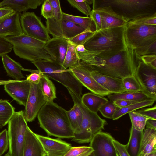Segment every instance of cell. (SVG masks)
Returning a JSON list of instances; mask_svg holds the SVG:
<instances>
[{
	"label": "cell",
	"instance_id": "cell-1",
	"mask_svg": "<svg viewBox=\"0 0 156 156\" xmlns=\"http://www.w3.org/2000/svg\"><path fill=\"white\" fill-rule=\"evenodd\" d=\"M100 53L86 50L77 52L79 60L90 70L112 77L123 79L134 76L140 56L134 49L128 47L112 56L104 57Z\"/></svg>",
	"mask_w": 156,
	"mask_h": 156
},
{
	"label": "cell",
	"instance_id": "cell-2",
	"mask_svg": "<svg viewBox=\"0 0 156 156\" xmlns=\"http://www.w3.org/2000/svg\"><path fill=\"white\" fill-rule=\"evenodd\" d=\"M40 127L48 136L70 138L74 131L69 121L67 111L56 103L46 102L38 113Z\"/></svg>",
	"mask_w": 156,
	"mask_h": 156
},
{
	"label": "cell",
	"instance_id": "cell-3",
	"mask_svg": "<svg viewBox=\"0 0 156 156\" xmlns=\"http://www.w3.org/2000/svg\"><path fill=\"white\" fill-rule=\"evenodd\" d=\"M126 26L96 31L84 44L85 48L100 52L98 55L104 57L112 56L124 50L127 47L124 35Z\"/></svg>",
	"mask_w": 156,
	"mask_h": 156
},
{
	"label": "cell",
	"instance_id": "cell-4",
	"mask_svg": "<svg viewBox=\"0 0 156 156\" xmlns=\"http://www.w3.org/2000/svg\"><path fill=\"white\" fill-rule=\"evenodd\" d=\"M93 9L110 6L128 22L138 17L156 13V0H93Z\"/></svg>",
	"mask_w": 156,
	"mask_h": 156
},
{
	"label": "cell",
	"instance_id": "cell-5",
	"mask_svg": "<svg viewBox=\"0 0 156 156\" xmlns=\"http://www.w3.org/2000/svg\"><path fill=\"white\" fill-rule=\"evenodd\" d=\"M5 39L12 46L15 55L21 58L34 62L39 60L53 61L44 48L46 42L23 34L6 37Z\"/></svg>",
	"mask_w": 156,
	"mask_h": 156
},
{
	"label": "cell",
	"instance_id": "cell-6",
	"mask_svg": "<svg viewBox=\"0 0 156 156\" xmlns=\"http://www.w3.org/2000/svg\"><path fill=\"white\" fill-rule=\"evenodd\" d=\"M67 89L74 103L79 105L83 114V120L79 130L74 133L72 140L79 143L90 142L96 134L104 129L107 122L97 113L93 112L87 108L82 103L80 96L69 89Z\"/></svg>",
	"mask_w": 156,
	"mask_h": 156
},
{
	"label": "cell",
	"instance_id": "cell-7",
	"mask_svg": "<svg viewBox=\"0 0 156 156\" xmlns=\"http://www.w3.org/2000/svg\"><path fill=\"white\" fill-rule=\"evenodd\" d=\"M43 74L60 83L78 96L82 94V86L69 69L53 61L39 60L32 62Z\"/></svg>",
	"mask_w": 156,
	"mask_h": 156
},
{
	"label": "cell",
	"instance_id": "cell-8",
	"mask_svg": "<svg viewBox=\"0 0 156 156\" xmlns=\"http://www.w3.org/2000/svg\"><path fill=\"white\" fill-rule=\"evenodd\" d=\"M8 124V152L11 156H23L25 135L28 127L24 111L15 112Z\"/></svg>",
	"mask_w": 156,
	"mask_h": 156
},
{
	"label": "cell",
	"instance_id": "cell-9",
	"mask_svg": "<svg viewBox=\"0 0 156 156\" xmlns=\"http://www.w3.org/2000/svg\"><path fill=\"white\" fill-rule=\"evenodd\" d=\"M124 35L126 46L134 49L156 41V25L127 24Z\"/></svg>",
	"mask_w": 156,
	"mask_h": 156
},
{
	"label": "cell",
	"instance_id": "cell-10",
	"mask_svg": "<svg viewBox=\"0 0 156 156\" xmlns=\"http://www.w3.org/2000/svg\"><path fill=\"white\" fill-rule=\"evenodd\" d=\"M20 22L26 35L44 42L51 39L46 27L34 12H23L20 15Z\"/></svg>",
	"mask_w": 156,
	"mask_h": 156
},
{
	"label": "cell",
	"instance_id": "cell-11",
	"mask_svg": "<svg viewBox=\"0 0 156 156\" xmlns=\"http://www.w3.org/2000/svg\"><path fill=\"white\" fill-rule=\"evenodd\" d=\"M69 69L82 85L92 93L103 97L111 94L97 83L90 70L82 61L79 60L76 65Z\"/></svg>",
	"mask_w": 156,
	"mask_h": 156
},
{
	"label": "cell",
	"instance_id": "cell-12",
	"mask_svg": "<svg viewBox=\"0 0 156 156\" xmlns=\"http://www.w3.org/2000/svg\"><path fill=\"white\" fill-rule=\"evenodd\" d=\"M30 82V92L24 111L27 122H31L34 120L41 108L47 102L42 92L40 82Z\"/></svg>",
	"mask_w": 156,
	"mask_h": 156
},
{
	"label": "cell",
	"instance_id": "cell-13",
	"mask_svg": "<svg viewBox=\"0 0 156 156\" xmlns=\"http://www.w3.org/2000/svg\"><path fill=\"white\" fill-rule=\"evenodd\" d=\"M135 76L143 91L156 98V69L145 64L140 57Z\"/></svg>",
	"mask_w": 156,
	"mask_h": 156
},
{
	"label": "cell",
	"instance_id": "cell-14",
	"mask_svg": "<svg viewBox=\"0 0 156 156\" xmlns=\"http://www.w3.org/2000/svg\"><path fill=\"white\" fill-rule=\"evenodd\" d=\"M114 139L109 134L101 131L96 134L90 142L94 156H117L113 144Z\"/></svg>",
	"mask_w": 156,
	"mask_h": 156
},
{
	"label": "cell",
	"instance_id": "cell-15",
	"mask_svg": "<svg viewBox=\"0 0 156 156\" xmlns=\"http://www.w3.org/2000/svg\"><path fill=\"white\" fill-rule=\"evenodd\" d=\"M4 90L20 104L25 106L30 88L27 80H10L4 84Z\"/></svg>",
	"mask_w": 156,
	"mask_h": 156
},
{
	"label": "cell",
	"instance_id": "cell-16",
	"mask_svg": "<svg viewBox=\"0 0 156 156\" xmlns=\"http://www.w3.org/2000/svg\"><path fill=\"white\" fill-rule=\"evenodd\" d=\"M53 11V16L46 20V28L53 37L65 38L63 31L62 12L59 0H50Z\"/></svg>",
	"mask_w": 156,
	"mask_h": 156
},
{
	"label": "cell",
	"instance_id": "cell-17",
	"mask_svg": "<svg viewBox=\"0 0 156 156\" xmlns=\"http://www.w3.org/2000/svg\"><path fill=\"white\" fill-rule=\"evenodd\" d=\"M48 156H64L72 147L59 139H53L36 134Z\"/></svg>",
	"mask_w": 156,
	"mask_h": 156
},
{
	"label": "cell",
	"instance_id": "cell-18",
	"mask_svg": "<svg viewBox=\"0 0 156 156\" xmlns=\"http://www.w3.org/2000/svg\"><path fill=\"white\" fill-rule=\"evenodd\" d=\"M69 42L65 38L53 37L46 42L44 48L53 61L62 66Z\"/></svg>",
	"mask_w": 156,
	"mask_h": 156
},
{
	"label": "cell",
	"instance_id": "cell-19",
	"mask_svg": "<svg viewBox=\"0 0 156 156\" xmlns=\"http://www.w3.org/2000/svg\"><path fill=\"white\" fill-rule=\"evenodd\" d=\"M93 9L97 11L101 15V30L124 26L128 22L123 17L115 13L110 6L99 7Z\"/></svg>",
	"mask_w": 156,
	"mask_h": 156
},
{
	"label": "cell",
	"instance_id": "cell-20",
	"mask_svg": "<svg viewBox=\"0 0 156 156\" xmlns=\"http://www.w3.org/2000/svg\"><path fill=\"white\" fill-rule=\"evenodd\" d=\"M20 13L14 12L0 21V37L5 38L23 34L20 24Z\"/></svg>",
	"mask_w": 156,
	"mask_h": 156
},
{
	"label": "cell",
	"instance_id": "cell-21",
	"mask_svg": "<svg viewBox=\"0 0 156 156\" xmlns=\"http://www.w3.org/2000/svg\"><path fill=\"white\" fill-rule=\"evenodd\" d=\"M90 70L91 74L95 80L111 94L121 93L126 92L122 79L104 75L95 70Z\"/></svg>",
	"mask_w": 156,
	"mask_h": 156
},
{
	"label": "cell",
	"instance_id": "cell-22",
	"mask_svg": "<svg viewBox=\"0 0 156 156\" xmlns=\"http://www.w3.org/2000/svg\"><path fill=\"white\" fill-rule=\"evenodd\" d=\"M46 154L36 133L28 127L25 135L23 156H45Z\"/></svg>",
	"mask_w": 156,
	"mask_h": 156
},
{
	"label": "cell",
	"instance_id": "cell-23",
	"mask_svg": "<svg viewBox=\"0 0 156 156\" xmlns=\"http://www.w3.org/2000/svg\"><path fill=\"white\" fill-rule=\"evenodd\" d=\"M138 156H147L156 151V130L144 129Z\"/></svg>",
	"mask_w": 156,
	"mask_h": 156
},
{
	"label": "cell",
	"instance_id": "cell-24",
	"mask_svg": "<svg viewBox=\"0 0 156 156\" xmlns=\"http://www.w3.org/2000/svg\"><path fill=\"white\" fill-rule=\"evenodd\" d=\"M44 0H7L0 2V7L6 6L14 12L20 13L30 9H35L43 3Z\"/></svg>",
	"mask_w": 156,
	"mask_h": 156
},
{
	"label": "cell",
	"instance_id": "cell-25",
	"mask_svg": "<svg viewBox=\"0 0 156 156\" xmlns=\"http://www.w3.org/2000/svg\"><path fill=\"white\" fill-rule=\"evenodd\" d=\"M108 101L104 97L92 93H86L81 97L83 104L90 111L97 113L101 106Z\"/></svg>",
	"mask_w": 156,
	"mask_h": 156
},
{
	"label": "cell",
	"instance_id": "cell-26",
	"mask_svg": "<svg viewBox=\"0 0 156 156\" xmlns=\"http://www.w3.org/2000/svg\"><path fill=\"white\" fill-rule=\"evenodd\" d=\"M1 57L4 68L9 76L16 80H20L24 78L21 72L23 68L20 63L11 58L7 54Z\"/></svg>",
	"mask_w": 156,
	"mask_h": 156
},
{
	"label": "cell",
	"instance_id": "cell-27",
	"mask_svg": "<svg viewBox=\"0 0 156 156\" xmlns=\"http://www.w3.org/2000/svg\"><path fill=\"white\" fill-rule=\"evenodd\" d=\"M108 98L110 101L112 102L121 99L139 102L148 100H156V98L143 91L133 92H125L121 93L112 94L108 95Z\"/></svg>",
	"mask_w": 156,
	"mask_h": 156
},
{
	"label": "cell",
	"instance_id": "cell-28",
	"mask_svg": "<svg viewBox=\"0 0 156 156\" xmlns=\"http://www.w3.org/2000/svg\"><path fill=\"white\" fill-rule=\"evenodd\" d=\"M143 131L137 130L131 126L129 138L125 145L126 149L130 156H138Z\"/></svg>",
	"mask_w": 156,
	"mask_h": 156
},
{
	"label": "cell",
	"instance_id": "cell-29",
	"mask_svg": "<svg viewBox=\"0 0 156 156\" xmlns=\"http://www.w3.org/2000/svg\"><path fill=\"white\" fill-rule=\"evenodd\" d=\"M40 83L43 95L47 102L53 101L56 98V88L49 77L42 73Z\"/></svg>",
	"mask_w": 156,
	"mask_h": 156
},
{
	"label": "cell",
	"instance_id": "cell-30",
	"mask_svg": "<svg viewBox=\"0 0 156 156\" xmlns=\"http://www.w3.org/2000/svg\"><path fill=\"white\" fill-rule=\"evenodd\" d=\"M156 100H150L137 102L127 106L118 108L112 118L113 120H117L125 114L140 108L152 105Z\"/></svg>",
	"mask_w": 156,
	"mask_h": 156
},
{
	"label": "cell",
	"instance_id": "cell-31",
	"mask_svg": "<svg viewBox=\"0 0 156 156\" xmlns=\"http://www.w3.org/2000/svg\"><path fill=\"white\" fill-rule=\"evenodd\" d=\"M68 119L74 133L79 130L83 120V114L81 110L76 104L74 103L73 107L67 111Z\"/></svg>",
	"mask_w": 156,
	"mask_h": 156
},
{
	"label": "cell",
	"instance_id": "cell-32",
	"mask_svg": "<svg viewBox=\"0 0 156 156\" xmlns=\"http://www.w3.org/2000/svg\"><path fill=\"white\" fill-rule=\"evenodd\" d=\"M62 14L63 18L78 24L86 30L93 32L96 31L95 25L90 17L76 16L63 12Z\"/></svg>",
	"mask_w": 156,
	"mask_h": 156
},
{
	"label": "cell",
	"instance_id": "cell-33",
	"mask_svg": "<svg viewBox=\"0 0 156 156\" xmlns=\"http://www.w3.org/2000/svg\"><path fill=\"white\" fill-rule=\"evenodd\" d=\"M15 112L14 108L7 100H0V129L8 123Z\"/></svg>",
	"mask_w": 156,
	"mask_h": 156
},
{
	"label": "cell",
	"instance_id": "cell-34",
	"mask_svg": "<svg viewBox=\"0 0 156 156\" xmlns=\"http://www.w3.org/2000/svg\"><path fill=\"white\" fill-rule=\"evenodd\" d=\"M85 30L78 24L63 18V31L65 39L69 40Z\"/></svg>",
	"mask_w": 156,
	"mask_h": 156
},
{
	"label": "cell",
	"instance_id": "cell-35",
	"mask_svg": "<svg viewBox=\"0 0 156 156\" xmlns=\"http://www.w3.org/2000/svg\"><path fill=\"white\" fill-rule=\"evenodd\" d=\"M76 47L69 42L67 50L62 66L64 68L69 69L78 63L79 60L77 55Z\"/></svg>",
	"mask_w": 156,
	"mask_h": 156
},
{
	"label": "cell",
	"instance_id": "cell-36",
	"mask_svg": "<svg viewBox=\"0 0 156 156\" xmlns=\"http://www.w3.org/2000/svg\"><path fill=\"white\" fill-rule=\"evenodd\" d=\"M122 81L126 92H143L141 86L134 76L126 77L122 79Z\"/></svg>",
	"mask_w": 156,
	"mask_h": 156
},
{
	"label": "cell",
	"instance_id": "cell-37",
	"mask_svg": "<svg viewBox=\"0 0 156 156\" xmlns=\"http://www.w3.org/2000/svg\"><path fill=\"white\" fill-rule=\"evenodd\" d=\"M131 120L132 126L136 130L143 131L147 118L136 112L135 111L129 113Z\"/></svg>",
	"mask_w": 156,
	"mask_h": 156
},
{
	"label": "cell",
	"instance_id": "cell-38",
	"mask_svg": "<svg viewBox=\"0 0 156 156\" xmlns=\"http://www.w3.org/2000/svg\"><path fill=\"white\" fill-rule=\"evenodd\" d=\"M96 31L85 30L73 38L68 40L70 43L76 46L79 45H84L88 40L94 35Z\"/></svg>",
	"mask_w": 156,
	"mask_h": 156
},
{
	"label": "cell",
	"instance_id": "cell-39",
	"mask_svg": "<svg viewBox=\"0 0 156 156\" xmlns=\"http://www.w3.org/2000/svg\"><path fill=\"white\" fill-rule=\"evenodd\" d=\"M93 151L90 146L72 147L64 156H88Z\"/></svg>",
	"mask_w": 156,
	"mask_h": 156
},
{
	"label": "cell",
	"instance_id": "cell-40",
	"mask_svg": "<svg viewBox=\"0 0 156 156\" xmlns=\"http://www.w3.org/2000/svg\"><path fill=\"white\" fill-rule=\"evenodd\" d=\"M127 24L156 25V13L140 16L129 21Z\"/></svg>",
	"mask_w": 156,
	"mask_h": 156
},
{
	"label": "cell",
	"instance_id": "cell-41",
	"mask_svg": "<svg viewBox=\"0 0 156 156\" xmlns=\"http://www.w3.org/2000/svg\"><path fill=\"white\" fill-rule=\"evenodd\" d=\"M67 1L72 6L77 9L87 17L90 16L91 8L86 0H67Z\"/></svg>",
	"mask_w": 156,
	"mask_h": 156
},
{
	"label": "cell",
	"instance_id": "cell-42",
	"mask_svg": "<svg viewBox=\"0 0 156 156\" xmlns=\"http://www.w3.org/2000/svg\"><path fill=\"white\" fill-rule=\"evenodd\" d=\"M117 108L113 102L108 101L101 106L99 111L104 117L112 119Z\"/></svg>",
	"mask_w": 156,
	"mask_h": 156
},
{
	"label": "cell",
	"instance_id": "cell-43",
	"mask_svg": "<svg viewBox=\"0 0 156 156\" xmlns=\"http://www.w3.org/2000/svg\"><path fill=\"white\" fill-rule=\"evenodd\" d=\"M134 50L136 54L139 56L156 54V41L149 44L136 48Z\"/></svg>",
	"mask_w": 156,
	"mask_h": 156
},
{
	"label": "cell",
	"instance_id": "cell-44",
	"mask_svg": "<svg viewBox=\"0 0 156 156\" xmlns=\"http://www.w3.org/2000/svg\"><path fill=\"white\" fill-rule=\"evenodd\" d=\"M9 148L8 131L5 129L0 133V156L5 152Z\"/></svg>",
	"mask_w": 156,
	"mask_h": 156
},
{
	"label": "cell",
	"instance_id": "cell-45",
	"mask_svg": "<svg viewBox=\"0 0 156 156\" xmlns=\"http://www.w3.org/2000/svg\"><path fill=\"white\" fill-rule=\"evenodd\" d=\"M41 14L46 20L52 17L53 9L50 0H44L42 3L41 9Z\"/></svg>",
	"mask_w": 156,
	"mask_h": 156
},
{
	"label": "cell",
	"instance_id": "cell-46",
	"mask_svg": "<svg viewBox=\"0 0 156 156\" xmlns=\"http://www.w3.org/2000/svg\"><path fill=\"white\" fill-rule=\"evenodd\" d=\"M137 113L148 119L156 120V106L138 111H135Z\"/></svg>",
	"mask_w": 156,
	"mask_h": 156
},
{
	"label": "cell",
	"instance_id": "cell-47",
	"mask_svg": "<svg viewBox=\"0 0 156 156\" xmlns=\"http://www.w3.org/2000/svg\"><path fill=\"white\" fill-rule=\"evenodd\" d=\"M12 49V46L5 38L0 37V56L9 53Z\"/></svg>",
	"mask_w": 156,
	"mask_h": 156
},
{
	"label": "cell",
	"instance_id": "cell-48",
	"mask_svg": "<svg viewBox=\"0 0 156 156\" xmlns=\"http://www.w3.org/2000/svg\"><path fill=\"white\" fill-rule=\"evenodd\" d=\"M23 71L31 73V74L27 76L26 80L34 83H39L40 82L42 73L39 70L27 69L23 68Z\"/></svg>",
	"mask_w": 156,
	"mask_h": 156
},
{
	"label": "cell",
	"instance_id": "cell-49",
	"mask_svg": "<svg viewBox=\"0 0 156 156\" xmlns=\"http://www.w3.org/2000/svg\"><path fill=\"white\" fill-rule=\"evenodd\" d=\"M140 60L145 64L156 69V54H150L140 56Z\"/></svg>",
	"mask_w": 156,
	"mask_h": 156
},
{
	"label": "cell",
	"instance_id": "cell-50",
	"mask_svg": "<svg viewBox=\"0 0 156 156\" xmlns=\"http://www.w3.org/2000/svg\"><path fill=\"white\" fill-rule=\"evenodd\" d=\"M90 16L95 25L96 31H98L101 30V28L102 21L99 13L97 11L92 9Z\"/></svg>",
	"mask_w": 156,
	"mask_h": 156
},
{
	"label": "cell",
	"instance_id": "cell-51",
	"mask_svg": "<svg viewBox=\"0 0 156 156\" xmlns=\"http://www.w3.org/2000/svg\"><path fill=\"white\" fill-rule=\"evenodd\" d=\"M113 142L114 147L119 156H130L126 149L125 145L122 144L114 139Z\"/></svg>",
	"mask_w": 156,
	"mask_h": 156
},
{
	"label": "cell",
	"instance_id": "cell-52",
	"mask_svg": "<svg viewBox=\"0 0 156 156\" xmlns=\"http://www.w3.org/2000/svg\"><path fill=\"white\" fill-rule=\"evenodd\" d=\"M14 11L6 6L0 7V21L12 14Z\"/></svg>",
	"mask_w": 156,
	"mask_h": 156
},
{
	"label": "cell",
	"instance_id": "cell-53",
	"mask_svg": "<svg viewBox=\"0 0 156 156\" xmlns=\"http://www.w3.org/2000/svg\"><path fill=\"white\" fill-rule=\"evenodd\" d=\"M113 102L117 108H121L137 102L119 99L113 101Z\"/></svg>",
	"mask_w": 156,
	"mask_h": 156
},
{
	"label": "cell",
	"instance_id": "cell-54",
	"mask_svg": "<svg viewBox=\"0 0 156 156\" xmlns=\"http://www.w3.org/2000/svg\"><path fill=\"white\" fill-rule=\"evenodd\" d=\"M147 128L152 129L156 130V120L148 119L146 122V125Z\"/></svg>",
	"mask_w": 156,
	"mask_h": 156
},
{
	"label": "cell",
	"instance_id": "cell-55",
	"mask_svg": "<svg viewBox=\"0 0 156 156\" xmlns=\"http://www.w3.org/2000/svg\"><path fill=\"white\" fill-rule=\"evenodd\" d=\"M77 51L79 52H83L86 50L84 45H79L76 47Z\"/></svg>",
	"mask_w": 156,
	"mask_h": 156
},
{
	"label": "cell",
	"instance_id": "cell-56",
	"mask_svg": "<svg viewBox=\"0 0 156 156\" xmlns=\"http://www.w3.org/2000/svg\"><path fill=\"white\" fill-rule=\"evenodd\" d=\"M10 80H0V85H4L7 83H8L9 81Z\"/></svg>",
	"mask_w": 156,
	"mask_h": 156
},
{
	"label": "cell",
	"instance_id": "cell-57",
	"mask_svg": "<svg viewBox=\"0 0 156 156\" xmlns=\"http://www.w3.org/2000/svg\"><path fill=\"white\" fill-rule=\"evenodd\" d=\"M147 156H156V151L150 153Z\"/></svg>",
	"mask_w": 156,
	"mask_h": 156
},
{
	"label": "cell",
	"instance_id": "cell-58",
	"mask_svg": "<svg viewBox=\"0 0 156 156\" xmlns=\"http://www.w3.org/2000/svg\"><path fill=\"white\" fill-rule=\"evenodd\" d=\"M87 3L89 5L93 3V0H86Z\"/></svg>",
	"mask_w": 156,
	"mask_h": 156
},
{
	"label": "cell",
	"instance_id": "cell-59",
	"mask_svg": "<svg viewBox=\"0 0 156 156\" xmlns=\"http://www.w3.org/2000/svg\"><path fill=\"white\" fill-rule=\"evenodd\" d=\"M4 156H11L9 154V153L8 152Z\"/></svg>",
	"mask_w": 156,
	"mask_h": 156
},
{
	"label": "cell",
	"instance_id": "cell-60",
	"mask_svg": "<svg viewBox=\"0 0 156 156\" xmlns=\"http://www.w3.org/2000/svg\"><path fill=\"white\" fill-rule=\"evenodd\" d=\"M88 156H94V155L92 153H91Z\"/></svg>",
	"mask_w": 156,
	"mask_h": 156
},
{
	"label": "cell",
	"instance_id": "cell-61",
	"mask_svg": "<svg viewBox=\"0 0 156 156\" xmlns=\"http://www.w3.org/2000/svg\"><path fill=\"white\" fill-rule=\"evenodd\" d=\"M45 156H48L47 154H46L45 155Z\"/></svg>",
	"mask_w": 156,
	"mask_h": 156
},
{
	"label": "cell",
	"instance_id": "cell-62",
	"mask_svg": "<svg viewBox=\"0 0 156 156\" xmlns=\"http://www.w3.org/2000/svg\"><path fill=\"white\" fill-rule=\"evenodd\" d=\"M117 156H119V155H118H118H117Z\"/></svg>",
	"mask_w": 156,
	"mask_h": 156
}]
</instances>
